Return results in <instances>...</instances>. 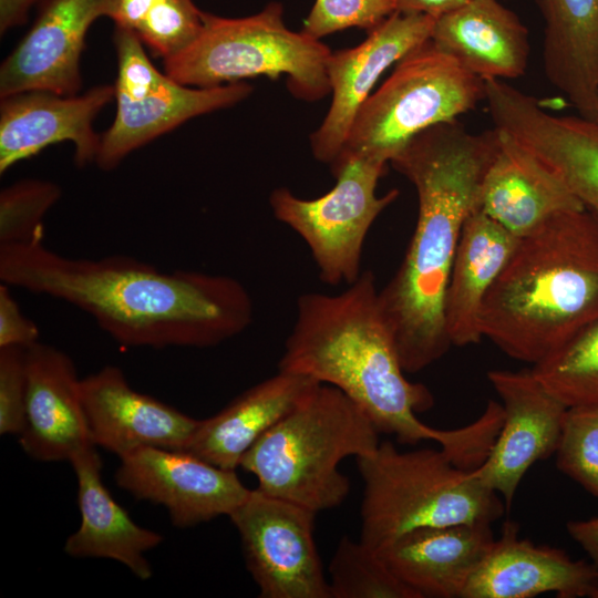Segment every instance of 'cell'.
Segmentation results:
<instances>
[{
	"instance_id": "1",
	"label": "cell",
	"mask_w": 598,
	"mask_h": 598,
	"mask_svg": "<svg viewBox=\"0 0 598 598\" xmlns=\"http://www.w3.org/2000/svg\"><path fill=\"white\" fill-rule=\"evenodd\" d=\"M0 279L78 308L127 348L215 347L254 318L249 292L233 277L164 271L120 255L73 258L43 238L0 245Z\"/></svg>"
},
{
	"instance_id": "2",
	"label": "cell",
	"mask_w": 598,
	"mask_h": 598,
	"mask_svg": "<svg viewBox=\"0 0 598 598\" xmlns=\"http://www.w3.org/2000/svg\"><path fill=\"white\" fill-rule=\"evenodd\" d=\"M497 147L496 127L475 134L455 120L417 134L390 163L412 183L419 205L404 258L379 290L405 373L420 372L452 347L444 316L448 277Z\"/></svg>"
},
{
	"instance_id": "3",
	"label": "cell",
	"mask_w": 598,
	"mask_h": 598,
	"mask_svg": "<svg viewBox=\"0 0 598 598\" xmlns=\"http://www.w3.org/2000/svg\"><path fill=\"white\" fill-rule=\"evenodd\" d=\"M278 371L339 389L379 433L394 435L401 444L430 440L454 452L464 442L462 427L437 430L417 419L433 406L434 398L424 384L404 375L371 270H363L340 293L307 292L298 298Z\"/></svg>"
},
{
	"instance_id": "4",
	"label": "cell",
	"mask_w": 598,
	"mask_h": 598,
	"mask_svg": "<svg viewBox=\"0 0 598 598\" xmlns=\"http://www.w3.org/2000/svg\"><path fill=\"white\" fill-rule=\"evenodd\" d=\"M598 320V219L560 213L518 239L487 293L483 338L508 357L543 361Z\"/></svg>"
},
{
	"instance_id": "5",
	"label": "cell",
	"mask_w": 598,
	"mask_h": 598,
	"mask_svg": "<svg viewBox=\"0 0 598 598\" xmlns=\"http://www.w3.org/2000/svg\"><path fill=\"white\" fill-rule=\"evenodd\" d=\"M379 434L357 403L319 383L251 446L240 467L256 476L260 491L318 514L349 494L340 462L373 453Z\"/></svg>"
},
{
	"instance_id": "6",
	"label": "cell",
	"mask_w": 598,
	"mask_h": 598,
	"mask_svg": "<svg viewBox=\"0 0 598 598\" xmlns=\"http://www.w3.org/2000/svg\"><path fill=\"white\" fill-rule=\"evenodd\" d=\"M355 460L364 483L360 540L375 550L422 527L492 524L506 509L497 493L442 448L399 451L385 441Z\"/></svg>"
},
{
	"instance_id": "7",
	"label": "cell",
	"mask_w": 598,
	"mask_h": 598,
	"mask_svg": "<svg viewBox=\"0 0 598 598\" xmlns=\"http://www.w3.org/2000/svg\"><path fill=\"white\" fill-rule=\"evenodd\" d=\"M331 52L320 40L288 29L283 6L272 1L243 18L204 11L198 38L163 65L172 79L193 87L285 75L292 95L315 102L330 93L327 63Z\"/></svg>"
},
{
	"instance_id": "8",
	"label": "cell",
	"mask_w": 598,
	"mask_h": 598,
	"mask_svg": "<svg viewBox=\"0 0 598 598\" xmlns=\"http://www.w3.org/2000/svg\"><path fill=\"white\" fill-rule=\"evenodd\" d=\"M484 97V80L429 40L401 59L365 100L338 157L388 165L417 134L457 120Z\"/></svg>"
},
{
	"instance_id": "9",
	"label": "cell",
	"mask_w": 598,
	"mask_h": 598,
	"mask_svg": "<svg viewBox=\"0 0 598 598\" xmlns=\"http://www.w3.org/2000/svg\"><path fill=\"white\" fill-rule=\"evenodd\" d=\"M330 167L337 182L324 195L306 199L279 187L271 192L269 204L274 216L307 244L322 282L351 285L362 272V250L371 226L399 190L377 195L384 164L341 156Z\"/></svg>"
},
{
	"instance_id": "10",
	"label": "cell",
	"mask_w": 598,
	"mask_h": 598,
	"mask_svg": "<svg viewBox=\"0 0 598 598\" xmlns=\"http://www.w3.org/2000/svg\"><path fill=\"white\" fill-rule=\"evenodd\" d=\"M113 42L117 56L116 114L101 135L95 161L101 169L115 168L130 153L158 136L193 117L230 107L252 92L244 81L214 87L175 81L152 63L144 44L125 28L115 25Z\"/></svg>"
},
{
	"instance_id": "11",
	"label": "cell",
	"mask_w": 598,
	"mask_h": 598,
	"mask_svg": "<svg viewBox=\"0 0 598 598\" xmlns=\"http://www.w3.org/2000/svg\"><path fill=\"white\" fill-rule=\"evenodd\" d=\"M317 513L250 489L228 516L261 598H331L313 537Z\"/></svg>"
},
{
	"instance_id": "12",
	"label": "cell",
	"mask_w": 598,
	"mask_h": 598,
	"mask_svg": "<svg viewBox=\"0 0 598 598\" xmlns=\"http://www.w3.org/2000/svg\"><path fill=\"white\" fill-rule=\"evenodd\" d=\"M494 126L512 134L598 219V117L554 115L506 81L484 80Z\"/></svg>"
},
{
	"instance_id": "13",
	"label": "cell",
	"mask_w": 598,
	"mask_h": 598,
	"mask_svg": "<svg viewBox=\"0 0 598 598\" xmlns=\"http://www.w3.org/2000/svg\"><path fill=\"white\" fill-rule=\"evenodd\" d=\"M115 482L135 498L164 506L172 524L179 528L229 516L250 491L236 471L184 450L154 446L121 456Z\"/></svg>"
},
{
	"instance_id": "14",
	"label": "cell",
	"mask_w": 598,
	"mask_h": 598,
	"mask_svg": "<svg viewBox=\"0 0 598 598\" xmlns=\"http://www.w3.org/2000/svg\"><path fill=\"white\" fill-rule=\"evenodd\" d=\"M487 379L502 401L503 420L486 458L472 473L508 509L527 471L555 454L567 406L530 369H495Z\"/></svg>"
},
{
	"instance_id": "15",
	"label": "cell",
	"mask_w": 598,
	"mask_h": 598,
	"mask_svg": "<svg viewBox=\"0 0 598 598\" xmlns=\"http://www.w3.org/2000/svg\"><path fill=\"white\" fill-rule=\"evenodd\" d=\"M435 19L396 11L357 47L331 52L327 72L332 100L322 123L310 136L316 159L330 165L339 156L358 111L380 76L430 40Z\"/></svg>"
},
{
	"instance_id": "16",
	"label": "cell",
	"mask_w": 598,
	"mask_h": 598,
	"mask_svg": "<svg viewBox=\"0 0 598 598\" xmlns=\"http://www.w3.org/2000/svg\"><path fill=\"white\" fill-rule=\"evenodd\" d=\"M115 3L45 0L30 30L0 65V97L30 90L78 94L87 31L99 18H111Z\"/></svg>"
},
{
	"instance_id": "17",
	"label": "cell",
	"mask_w": 598,
	"mask_h": 598,
	"mask_svg": "<svg viewBox=\"0 0 598 598\" xmlns=\"http://www.w3.org/2000/svg\"><path fill=\"white\" fill-rule=\"evenodd\" d=\"M114 84H100L82 94L30 90L1 97L0 174L66 141L74 146L76 166L95 163L101 135L94 131L93 122L114 99Z\"/></svg>"
},
{
	"instance_id": "18",
	"label": "cell",
	"mask_w": 598,
	"mask_h": 598,
	"mask_svg": "<svg viewBox=\"0 0 598 598\" xmlns=\"http://www.w3.org/2000/svg\"><path fill=\"white\" fill-rule=\"evenodd\" d=\"M80 392L93 443L118 458L143 446L185 450L200 421L135 391L114 365L81 379Z\"/></svg>"
},
{
	"instance_id": "19",
	"label": "cell",
	"mask_w": 598,
	"mask_h": 598,
	"mask_svg": "<svg viewBox=\"0 0 598 598\" xmlns=\"http://www.w3.org/2000/svg\"><path fill=\"white\" fill-rule=\"evenodd\" d=\"M518 525L506 520L501 536L470 577L461 598H533L553 592L558 598H592L598 567L573 559L561 548L537 546L518 536Z\"/></svg>"
},
{
	"instance_id": "20",
	"label": "cell",
	"mask_w": 598,
	"mask_h": 598,
	"mask_svg": "<svg viewBox=\"0 0 598 598\" xmlns=\"http://www.w3.org/2000/svg\"><path fill=\"white\" fill-rule=\"evenodd\" d=\"M25 423L19 443L33 460L70 462L75 452L94 444L75 365L65 352L38 341L25 349Z\"/></svg>"
},
{
	"instance_id": "21",
	"label": "cell",
	"mask_w": 598,
	"mask_h": 598,
	"mask_svg": "<svg viewBox=\"0 0 598 598\" xmlns=\"http://www.w3.org/2000/svg\"><path fill=\"white\" fill-rule=\"evenodd\" d=\"M497 131L498 147L483 176L477 209L520 238L560 213L584 208L528 148Z\"/></svg>"
},
{
	"instance_id": "22",
	"label": "cell",
	"mask_w": 598,
	"mask_h": 598,
	"mask_svg": "<svg viewBox=\"0 0 598 598\" xmlns=\"http://www.w3.org/2000/svg\"><path fill=\"white\" fill-rule=\"evenodd\" d=\"M491 524H456L408 532L377 551L420 598H461L494 542Z\"/></svg>"
},
{
	"instance_id": "23",
	"label": "cell",
	"mask_w": 598,
	"mask_h": 598,
	"mask_svg": "<svg viewBox=\"0 0 598 598\" xmlns=\"http://www.w3.org/2000/svg\"><path fill=\"white\" fill-rule=\"evenodd\" d=\"M70 463L78 481L81 523L68 537L64 551L75 558L113 559L138 579L151 578L152 566L145 554L157 547L163 537L136 524L113 498L102 480L96 445L79 450Z\"/></svg>"
},
{
	"instance_id": "24",
	"label": "cell",
	"mask_w": 598,
	"mask_h": 598,
	"mask_svg": "<svg viewBox=\"0 0 598 598\" xmlns=\"http://www.w3.org/2000/svg\"><path fill=\"white\" fill-rule=\"evenodd\" d=\"M430 41L482 80L517 79L528 65V30L498 0H471L437 17Z\"/></svg>"
},
{
	"instance_id": "25",
	"label": "cell",
	"mask_w": 598,
	"mask_h": 598,
	"mask_svg": "<svg viewBox=\"0 0 598 598\" xmlns=\"http://www.w3.org/2000/svg\"><path fill=\"white\" fill-rule=\"evenodd\" d=\"M319 383L278 371L244 391L215 415L200 420L184 451L235 471L251 446Z\"/></svg>"
},
{
	"instance_id": "26",
	"label": "cell",
	"mask_w": 598,
	"mask_h": 598,
	"mask_svg": "<svg viewBox=\"0 0 598 598\" xmlns=\"http://www.w3.org/2000/svg\"><path fill=\"white\" fill-rule=\"evenodd\" d=\"M518 237L475 209L465 220L448 277L444 316L452 346L478 343L487 293L512 257Z\"/></svg>"
},
{
	"instance_id": "27",
	"label": "cell",
	"mask_w": 598,
	"mask_h": 598,
	"mask_svg": "<svg viewBox=\"0 0 598 598\" xmlns=\"http://www.w3.org/2000/svg\"><path fill=\"white\" fill-rule=\"evenodd\" d=\"M544 20L546 78L585 117H598V0H534Z\"/></svg>"
},
{
	"instance_id": "28",
	"label": "cell",
	"mask_w": 598,
	"mask_h": 598,
	"mask_svg": "<svg viewBox=\"0 0 598 598\" xmlns=\"http://www.w3.org/2000/svg\"><path fill=\"white\" fill-rule=\"evenodd\" d=\"M132 31L163 61L185 51L198 38L204 11L193 0H116L111 18Z\"/></svg>"
},
{
	"instance_id": "29",
	"label": "cell",
	"mask_w": 598,
	"mask_h": 598,
	"mask_svg": "<svg viewBox=\"0 0 598 598\" xmlns=\"http://www.w3.org/2000/svg\"><path fill=\"white\" fill-rule=\"evenodd\" d=\"M530 370L567 408L598 406V320Z\"/></svg>"
},
{
	"instance_id": "30",
	"label": "cell",
	"mask_w": 598,
	"mask_h": 598,
	"mask_svg": "<svg viewBox=\"0 0 598 598\" xmlns=\"http://www.w3.org/2000/svg\"><path fill=\"white\" fill-rule=\"evenodd\" d=\"M331 598H420L361 540L343 536L329 563Z\"/></svg>"
},
{
	"instance_id": "31",
	"label": "cell",
	"mask_w": 598,
	"mask_h": 598,
	"mask_svg": "<svg viewBox=\"0 0 598 598\" xmlns=\"http://www.w3.org/2000/svg\"><path fill=\"white\" fill-rule=\"evenodd\" d=\"M55 183L38 178L18 181L0 192V245L43 238V218L60 199Z\"/></svg>"
},
{
	"instance_id": "32",
	"label": "cell",
	"mask_w": 598,
	"mask_h": 598,
	"mask_svg": "<svg viewBox=\"0 0 598 598\" xmlns=\"http://www.w3.org/2000/svg\"><path fill=\"white\" fill-rule=\"evenodd\" d=\"M556 466L598 498V406L567 408Z\"/></svg>"
},
{
	"instance_id": "33",
	"label": "cell",
	"mask_w": 598,
	"mask_h": 598,
	"mask_svg": "<svg viewBox=\"0 0 598 598\" xmlns=\"http://www.w3.org/2000/svg\"><path fill=\"white\" fill-rule=\"evenodd\" d=\"M396 11V0H316L301 32L315 40L353 27L370 32Z\"/></svg>"
},
{
	"instance_id": "34",
	"label": "cell",
	"mask_w": 598,
	"mask_h": 598,
	"mask_svg": "<svg viewBox=\"0 0 598 598\" xmlns=\"http://www.w3.org/2000/svg\"><path fill=\"white\" fill-rule=\"evenodd\" d=\"M25 349L0 348V434L19 436L25 423Z\"/></svg>"
},
{
	"instance_id": "35",
	"label": "cell",
	"mask_w": 598,
	"mask_h": 598,
	"mask_svg": "<svg viewBox=\"0 0 598 598\" xmlns=\"http://www.w3.org/2000/svg\"><path fill=\"white\" fill-rule=\"evenodd\" d=\"M38 326L20 309L9 286L0 285V348L27 349L39 341Z\"/></svg>"
},
{
	"instance_id": "36",
	"label": "cell",
	"mask_w": 598,
	"mask_h": 598,
	"mask_svg": "<svg viewBox=\"0 0 598 598\" xmlns=\"http://www.w3.org/2000/svg\"><path fill=\"white\" fill-rule=\"evenodd\" d=\"M566 529L574 542L584 549L590 561L598 567V517L569 520Z\"/></svg>"
},
{
	"instance_id": "37",
	"label": "cell",
	"mask_w": 598,
	"mask_h": 598,
	"mask_svg": "<svg viewBox=\"0 0 598 598\" xmlns=\"http://www.w3.org/2000/svg\"><path fill=\"white\" fill-rule=\"evenodd\" d=\"M45 0H0V33L25 24L31 10Z\"/></svg>"
},
{
	"instance_id": "38",
	"label": "cell",
	"mask_w": 598,
	"mask_h": 598,
	"mask_svg": "<svg viewBox=\"0 0 598 598\" xmlns=\"http://www.w3.org/2000/svg\"><path fill=\"white\" fill-rule=\"evenodd\" d=\"M471 0H396L398 11L424 13L440 17L450 12Z\"/></svg>"
},
{
	"instance_id": "39",
	"label": "cell",
	"mask_w": 598,
	"mask_h": 598,
	"mask_svg": "<svg viewBox=\"0 0 598 598\" xmlns=\"http://www.w3.org/2000/svg\"><path fill=\"white\" fill-rule=\"evenodd\" d=\"M592 598H598V589H597V591L595 592V595H594Z\"/></svg>"
}]
</instances>
